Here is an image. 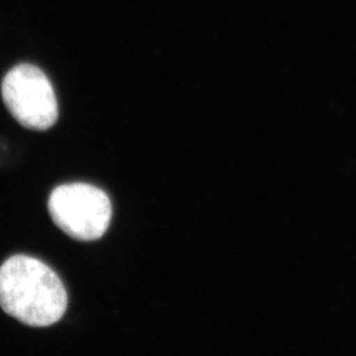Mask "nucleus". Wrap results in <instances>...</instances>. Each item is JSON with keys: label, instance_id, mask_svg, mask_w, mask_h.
I'll return each instance as SVG.
<instances>
[{"label": "nucleus", "instance_id": "nucleus-1", "mask_svg": "<svg viewBox=\"0 0 356 356\" xmlns=\"http://www.w3.org/2000/svg\"><path fill=\"white\" fill-rule=\"evenodd\" d=\"M0 306L28 326L47 327L63 318L67 294L61 279L47 264L16 254L0 267Z\"/></svg>", "mask_w": 356, "mask_h": 356}, {"label": "nucleus", "instance_id": "nucleus-2", "mask_svg": "<svg viewBox=\"0 0 356 356\" xmlns=\"http://www.w3.org/2000/svg\"><path fill=\"white\" fill-rule=\"evenodd\" d=\"M48 209L58 229L83 242L102 238L113 216L107 194L89 184H66L56 188Z\"/></svg>", "mask_w": 356, "mask_h": 356}, {"label": "nucleus", "instance_id": "nucleus-3", "mask_svg": "<svg viewBox=\"0 0 356 356\" xmlns=\"http://www.w3.org/2000/svg\"><path fill=\"white\" fill-rule=\"evenodd\" d=\"M1 95L8 111L26 128L44 131L58 118V104L48 76L33 65H19L4 76Z\"/></svg>", "mask_w": 356, "mask_h": 356}]
</instances>
